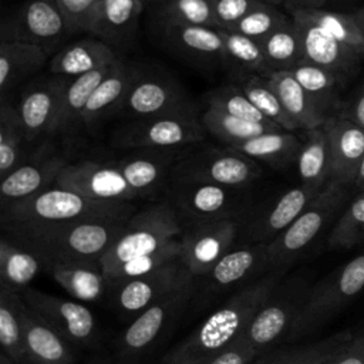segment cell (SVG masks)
<instances>
[{"label": "cell", "instance_id": "6da1fadb", "mask_svg": "<svg viewBox=\"0 0 364 364\" xmlns=\"http://www.w3.org/2000/svg\"><path fill=\"white\" fill-rule=\"evenodd\" d=\"M284 273L286 270H270L266 276L240 287L182 341L168 350L159 364H206L228 350L243 336Z\"/></svg>", "mask_w": 364, "mask_h": 364}, {"label": "cell", "instance_id": "7a4b0ae2", "mask_svg": "<svg viewBox=\"0 0 364 364\" xmlns=\"http://www.w3.org/2000/svg\"><path fill=\"white\" fill-rule=\"evenodd\" d=\"M127 222L77 220L4 230L14 243L38 256L46 269L51 264H100Z\"/></svg>", "mask_w": 364, "mask_h": 364}, {"label": "cell", "instance_id": "3957f363", "mask_svg": "<svg viewBox=\"0 0 364 364\" xmlns=\"http://www.w3.org/2000/svg\"><path fill=\"white\" fill-rule=\"evenodd\" d=\"M131 202H100L61 186H50L1 208L4 229L58 225L77 220H128Z\"/></svg>", "mask_w": 364, "mask_h": 364}, {"label": "cell", "instance_id": "277c9868", "mask_svg": "<svg viewBox=\"0 0 364 364\" xmlns=\"http://www.w3.org/2000/svg\"><path fill=\"white\" fill-rule=\"evenodd\" d=\"M350 186L328 182L300 216L267 243L269 270H287L330 226L351 199Z\"/></svg>", "mask_w": 364, "mask_h": 364}, {"label": "cell", "instance_id": "5b68a950", "mask_svg": "<svg viewBox=\"0 0 364 364\" xmlns=\"http://www.w3.org/2000/svg\"><path fill=\"white\" fill-rule=\"evenodd\" d=\"M364 290V250L343 263L309 290L287 341L316 333Z\"/></svg>", "mask_w": 364, "mask_h": 364}, {"label": "cell", "instance_id": "8992f818", "mask_svg": "<svg viewBox=\"0 0 364 364\" xmlns=\"http://www.w3.org/2000/svg\"><path fill=\"white\" fill-rule=\"evenodd\" d=\"M182 235L181 220L168 203H156L132 215L100 264L105 276L121 264L156 252Z\"/></svg>", "mask_w": 364, "mask_h": 364}, {"label": "cell", "instance_id": "52a82bcc", "mask_svg": "<svg viewBox=\"0 0 364 364\" xmlns=\"http://www.w3.org/2000/svg\"><path fill=\"white\" fill-rule=\"evenodd\" d=\"M310 287L306 277L293 276L282 279L272 290L242 336L259 355L269 353L277 343L287 341Z\"/></svg>", "mask_w": 364, "mask_h": 364}, {"label": "cell", "instance_id": "ba28073f", "mask_svg": "<svg viewBox=\"0 0 364 364\" xmlns=\"http://www.w3.org/2000/svg\"><path fill=\"white\" fill-rule=\"evenodd\" d=\"M260 176L262 168L257 161L229 146L181 154L172 171V178L178 181L206 182L237 189L249 188Z\"/></svg>", "mask_w": 364, "mask_h": 364}, {"label": "cell", "instance_id": "9c48e42d", "mask_svg": "<svg viewBox=\"0 0 364 364\" xmlns=\"http://www.w3.org/2000/svg\"><path fill=\"white\" fill-rule=\"evenodd\" d=\"M205 128L196 108L132 119L115 131L112 144L121 148L171 149L203 139Z\"/></svg>", "mask_w": 364, "mask_h": 364}, {"label": "cell", "instance_id": "30bf717a", "mask_svg": "<svg viewBox=\"0 0 364 364\" xmlns=\"http://www.w3.org/2000/svg\"><path fill=\"white\" fill-rule=\"evenodd\" d=\"M243 191L206 182L173 179L168 203L179 220L186 219L191 226L223 219L236 220L246 203Z\"/></svg>", "mask_w": 364, "mask_h": 364}, {"label": "cell", "instance_id": "8fae6325", "mask_svg": "<svg viewBox=\"0 0 364 364\" xmlns=\"http://www.w3.org/2000/svg\"><path fill=\"white\" fill-rule=\"evenodd\" d=\"M193 279L195 276L178 257L151 273L111 282L108 293L122 314H139L154 303L193 284Z\"/></svg>", "mask_w": 364, "mask_h": 364}, {"label": "cell", "instance_id": "7c38bea8", "mask_svg": "<svg viewBox=\"0 0 364 364\" xmlns=\"http://www.w3.org/2000/svg\"><path fill=\"white\" fill-rule=\"evenodd\" d=\"M20 296L30 309L71 346L92 347L97 343L98 328L95 317L84 304L44 293L30 286Z\"/></svg>", "mask_w": 364, "mask_h": 364}, {"label": "cell", "instance_id": "4fadbf2b", "mask_svg": "<svg viewBox=\"0 0 364 364\" xmlns=\"http://www.w3.org/2000/svg\"><path fill=\"white\" fill-rule=\"evenodd\" d=\"M191 108H196L193 101L172 75L139 71L119 111L131 119H142Z\"/></svg>", "mask_w": 364, "mask_h": 364}, {"label": "cell", "instance_id": "5bb4252c", "mask_svg": "<svg viewBox=\"0 0 364 364\" xmlns=\"http://www.w3.org/2000/svg\"><path fill=\"white\" fill-rule=\"evenodd\" d=\"M55 185L100 202H132L139 198L112 162L85 159L67 164Z\"/></svg>", "mask_w": 364, "mask_h": 364}, {"label": "cell", "instance_id": "9a60e30c", "mask_svg": "<svg viewBox=\"0 0 364 364\" xmlns=\"http://www.w3.org/2000/svg\"><path fill=\"white\" fill-rule=\"evenodd\" d=\"M195 290V283L142 310L121 334L118 347L122 357H138L151 348L159 336L183 313Z\"/></svg>", "mask_w": 364, "mask_h": 364}, {"label": "cell", "instance_id": "2e32d148", "mask_svg": "<svg viewBox=\"0 0 364 364\" xmlns=\"http://www.w3.org/2000/svg\"><path fill=\"white\" fill-rule=\"evenodd\" d=\"M237 232L239 223L235 219L193 225L181 237L179 259L195 277H206L232 249Z\"/></svg>", "mask_w": 364, "mask_h": 364}, {"label": "cell", "instance_id": "e0dca14e", "mask_svg": "<svg viewBox=\"0 0 364 364\" xmlns=\"http://www.w3.org/2000/svg\"><path fill=\"white\" fill-rule=\"evenodd\" d=\"M1 40H18L41 47L47 54L64 38L68 31L57 0H27L10 27L3 26Z\"/></svg>", "mask_w": 364, "mask_h": 364}, {"label": "cell", "instance_id": "ac0fdd59", "mask_svg": "<svg viewBox=\"0 0 364 364\" xmlns=\"http://www.w3.org/2000/svg\"><path fill=\"white\" fill-rule=\"evenodd\" d=\"M70 80L54 75L30 87L21 97L17 111L28 144L58 132L63 98Z\"/></svg>", "mask_w": 364, "mask_h": 364}, {"label": "cell", "instance_id": "d6986e66", "mask_svg": "<svg viewBox=\"0 0 364 364\" xmlns=\"http://www.w3.org/2000/svg\"><path fill=\"white\" fill-rule=\"evenodd\" d=\"M289 16L293 18L301 37L303 61L334 73L347 85L358 74L364 60L313 21L297 14Z\"/></svg>", "mask_w": 364, "mask_h": 364}, {"label": "cell", "instance_id": "ffe728a7", "mask_svg": "<svg viewBox=\"0 0 364 364\" xmlns=\"http://www.w3.org/2000/svg\"><path fill=\"white\" fill-rule=\"evenodd\" d=\"M321 191L303 183L284 191L249 222L247 240L250 243H270L300 216Z\"/></svg>", "mask_w": 364, "mask_h": 364}, {"label": "cell", "instance_id": "44dd1931", "mask_svg": "<svg viewBox=\"0 0 364 364\" xmlns=\"http://www.w3.org/2000/svg\"><path fill=\"white\" fill-rule=\"evenodd\" d=\"M67 164L68 162L63 156L51 155L48 151L43 152V149H40L33 158L26 159L1 178V208L50 188L53 182L55 183L60 172Z\"/></svg>", "mask_w": 364, "mask_h": 364}, {"label": "cell", "instance_id": "7402d4cb", "mask_svg": "<svg viewBox=\"0 0 364 364\" xmlns=\"http://www.w3.org/2000/svg\"><path fill=\"white\" fill-rule=\"evenodd\" d=\"M330 139V182L353 188L364 158V128L340 115H331L323 124Z\"/></svg>", "mask_w": 364, "mask_h": 364}, {"label": "cell", "instance_id": "603a6c76", "mask_svg": "<svg viewBox=\"0 0 364 364\" xmlns=\"http://www.w3.org/2000/svg\"><path fill=\"white\" fill-rule=\"evenodd\" d=\"M179 155L175 148H145L124 155L112 164L121 171L129 186L141 198L158 192L165 185L168 178L172 176Z\"/></svg>", "mask_w": 364, "mask_h": 364}, {"label": "cell", "instance_id": "cb8c5ba5", "mask_svg": "<svg viewBox=\"0 0 364 364\" xmlns=\"http://www.w3.org/2000/svg\"><path fill=\"white\" fill-rule=\"evenodd\" d=\"M158 21V31L164 43L181 55L198 61L225 60L223 40L216 27Z\"/></svg>", "mask_w": 364, "mask_h": 364}, {"label": "cell", "instance_id": "d4e9b609", "mask_svg": "<svg viewBox=\"0 0 364 364\" xmlns=\"http://www.w3.org/2000/svg\"><path fill=\"white\" fill-rule=\"evenodd\" d=\"M24 344L31 364H74L73 346L48 326L21 299Z\"/></svg>", "mask_w": 364, "mask_h": 364}, {"label": "cell", "instance_id": "484cf974", "mask_svg": "<svg viewBox=\"0 0 364 364\" xmlns=\"http://www.w3.org/2000/svg\"><path fill=\"white\" fill-rule=\"evenodd\" d=\"M139 70L122 61L121 58L114 64L109 74L94 90L81 118V125L87 129L97 127L107 115L119 111L124 100L138 77Z\"/></svg>", "mask_w": 364, "mask_h": 364}, {"label": "cell", "instance_id": "4316f807", "mask_svg": "<svg viewBox=\"0 0 364 364\" xmlns=\"http://www.w3.org/2000/svg\"><path fill=\"white\" fill-rule=\"evenodd\" d=\"M144 4V0H102L87 33L112 48L125 44L136 31Z\"/></svg>", "mask_w": 364, "mask_h": 364}, {"label": "cell", "instance_id": "83f0119b", "mask_svg": "<svg viewBox=\"0 0 364 364\" xmlns=\"http://www.w3.org/2000/svg\"><path fill=\"white\" fill-rule=\"evenodd\" d=\"M118 58L109 44L95 37H87L60 50L50 63V71L54 75L75 78L112 65Z\"/></svg>", "mask_w": 364, "mask_h": 364}, {"label": "cell", "instance_id": "f1b7e54d", "mask_svg": "<svg viewBox=\"0 0 364 364\" xmlns=\"http://www.w3.org/2000/svg\"><path fill=\"white\" fill-rule=\"evenodd\" d=\"M264 270H269L267 243H249L237 249H230L213 266L206 279L209 280V289L218 291L245 283L256 273Z\"/></svg>", "mask_w": 364, "mask_h": 364}, {"label": "cell", "instance_id": "f546056e", "mask_svg": "<svg viewBox=\"0 0 364 364\" xmlns=\"http://www.w3.org/2000/svg\"><path fill=\"white\" fill-rule=\"evenodd\" d=\"M262 77L276 92L297 129L309 131L327 121L328 115L297 82L290 71H272Z\"/></svg>", "mask_w": 364, "mask_h": 364}, {"label": "cell", "instance_id": "4dcf8cb0", "mask_svg": "<svg viewBox=\"0 0 364 364\" xmlns=\"http://www.w3.org/2000/svg\"><path fill=\"white\" fill-rule=\"evenodd\" d=\"M297 172L303 185L324 189L330 182L331 154L330 139L324 125L306 131L297 159Z\"/></svg>", "mask_w": 364, "mask_h": 364}, {"label": "cell", "instance_id": "1f68e13d", "mask_svg": "<svg viewBox=\"0 0 364 364\" xmlns=\"http://www.w3.org/2000/svg\"><path fill=\"white\" fill-rule=\"evenodd\" d=\"M354 338L351 331H338L314 343L269 351L252 364H327Z\"/></svg>", "mask_w": 364, "mask_h": 364}, {"label": "cell", "instance_id": "d6a6232c", "mask_svg": "<svg viewBox=\"0 0 364 364\" xmlns=\"http://www.w3.org/2000/svg\"><path fill=\"white\" fill-rule=\"evenodd\" d=\"M44 270L70 296L81 301H98L109 290V282L100 264H51Z\"/></svg>", "mask_w": 364, "mask_h": 364}, {"label": "cell", "instance_id": "836d02e7", "mask_svg": "<svg viewBox=\"0 0 364 364\" xmlns=\"http://www.w3.org/2000/svg\"><path fill=\"white\" fill-rule=\"evenodd\" d=\"M47 53L30 43L1 40L0 43V90L4 94L27 75L38 71L47 60Z\"/></svg>", "mask_w": 364, "mask_h": 364}, {"label": "cell", "instance_id": "e575fe53", "mask_svg": "<svg viewBox=\"0 0 364 364\" xmlns=\"http://www.w3.org/2000/svg\"><path fill=\"white\" fill-rule=\"evenodd\" d=\"M301 144L294 132L279 129L225 146L239 151L255 161H264L272 166H286L297 159Z\"/></svg>", "mask_w": 364, "mask_h": 364}, {"label": "cell", "instance_id": "d590c367", "mask_svg": "<svg viewBox=\"0 0 364 364\" xmlns=\"http://www.w3.org/2000/svg\"><path fill=\"white\" fill-rule=\"evenodd\" d=\"M43 267L41 260L33 252L18 246L10 237L0 240V287L21 293Z\"/></svg>", "mask_w": 364, "mask_h": 364}, {"label": "cell", "instance_id": "8d00e7d4", "mask_svg": "<svg viewBox=\"0 0 364 364\" xmlns=\"http://www.w3.org/2000/svg\"><path fill=\"white\" fill-rule=\"evenodd\" d=\"M289 71L328 117L336 115L343 101L340 91L346 84L334 73L307 61L299 63Z\"/></svg>", "mask_w": 364, "mask_h": 364}, {"label": "cell", "instance_id": "74e56055", "mask_svg": "<svg viewBox=\"0 0 364 364\" xmlns=\"http://www.w3.org/2000/svg\"><path fill=\"white\" fill-rule=\"evenodd\" d=\"M21 296L0 287V344L4 353L16 364H31L23 333L20 314Z\"/></svg>", "mask_w": 364, "mask_h": 364}, {"label": "cell", "instance_id": "f35d334b", "mask_svg": "<svg viewBox=\"0 0 364 364\" xmlns=\"http://www.w3.org/2000/svg\"><path fill=\"white\" fill-rule=\"evenodd\" d=\"M225 50L223 63L230 65L240 78L247 75L267 74V65L259 40L250 38L236 31L220 30Z\"/></svg>", "mask_w": 364, "mask_h": 364}, {"label": "cell", "instance_id": "ab89813d", "mask_svg": "<svg viewBox=\"0 0 364 364\" xmlns=\"http://www.w3.org/2000/svg\"><path fill=\"white\" fill-rule=\"evenodd\" d=\"M260 43L269 73L289 71L303 61L301 37L291 17L287 24L269 34Z\"/></svg>", "mask_w": 364, "mask_h": 364}, {"label": "cell", "instance_id": "60d3db41", "mask_svg": "<svg viewBox=\"0 0 364 364\" xmlns=\"http://www.w3.org/2000/svg\"><path fill=\"white\" fill-rule=\"evenodd\" d=\"M114 64L108 65V67H104L101 70H97V71L87 73L84 75L71 78L68 81V84L65 87L64 98H63V108H61V118H60L58 132H68L73 127L81 125L82 112H84L94 90L109 74Z\"/></svg>", "mask_w": 364, "mask_h": 364}, {"label": "cell", "instance_id": "b9f144b4", "mask_svg": "<svg viewBox=\"0 0 364 364\" xmlns=\"http://www.w3.org/2000/svg\"><path fill=\"white\" fill-rule=\"evenodd\" d=\"M289 14H297L313 21L364 60V37L350 13L330 11L326 9H294L289 10Z\"/></svg>", "mask_w": 364, "mask_h": 364}, {"label": "cell", "instance_id": "7bdbcfd3", "mask_svg": "<svg viewBox=\"0 0 364 364\" xmlns=\"http://www.w3.org/2000/svg\"><path fill=\"white\" fill-rule=\"evenodd\" d=\"M28 144L17 108L4 98L0 107V176H6L26 161L24 145Z\"/></svg>", "mask_w": 364, "mask_h": 364}, {"label": "cell", "instance_id": "ee69618b", "mask_svg": "<svg viewBox=\"0 0 364 364\" xmlns=\"http://www.w3.org/2000/svg\"><path fill=\"white\" fill-rule=\"evenodd\" d=\"M202 125L206 132L219 138L225 145H232L237 142H243L260 134L269 131H279V127H270L259 122L246 121L233 115H229L223 111L208 108L200 115Z\"/></svg>", "mask_w": 364, "mask_h": 364}, {"label": "cell", "instance_id": "f6af8a7d", "mask_svg": "<svg viewBox=\"0 0 364 364\" xmlns=\"http://www.w3.org/2000/svg\"><path fill=\"white\" fill-rule=\"evenodd\" d=\"M364 243V191L354 195L333 225L327 245L333 250H350Z\"/></svg>", "mask_w": 364, "mask_h": 364}, {"label": "cell", "instance_id": "bcb514c9", "mask_svg": "<svg viewBox=\"0 0 364 364\" xmlns=\"http://www.w3.org/2000/svg\"><path fill=\"white\" fill-rule=\"evenodd\" d=\"M203 100L208 108H215L246 121L259 122L270 127H279L274 122H272L269 118H266L253 105V102L247 98V95L245 94V91L239 84L237 85L229 84V85H220L218 88H213L203 95Z\"/></svg>", "mask_w": 364, "mask_h": 364}, {"label": "cell", "instance_id": "7dc6e473", "mask_svg": "<svg viewBox=\"0 0 364 364\" xmlns=\"http://www.w3.org/2000/svg\"><path fill=\"white\" fill-rule=\"evenodd\" d=\"M239 85L242 87L247 98L253 102V105L266 118H269L284 131L294 132L297 129L296 124L283 108L279 97L262 75H247L245 78H240Z\"/></svg>", "mask_w": 364, "mask_h": 364}, {"label": "cell", "instance_id": "c3c4849f", "mask_svg": "<svg viewBox=\"0 0 364 364\" xmlns=\"http://www.w3.org/2000/svg\"><path fill=\"white\" fill-rule=\"evenodd\" d=\"M155 17L159 21L216 27L210 0H166L156 3Z\"/></svg>", "mask_w": 364, "mask_h": 364}, {"label": "cell", "instance_id": "681fc988", "mask_svg": "<svg viewBox=\"0 0 364 364\" xmlns=\"http://www.w3.org/2000/svg\"><path fill=\"white\" fill-rule=\"evenodd\" d=\"M290 21V16L282 13L276 6L262 4L239 20L229 30L262 41L269 34Z\"/></svg>", "mask_w": 364, "mask_h": 364}, {"label": "cell", "instance_id": "f907efd6", "mask_svg": "<svg viewBox=\"0 0 364 364\" xmlns=\"http://www.w3.org/2000/svg\"><path fill=\"white\" fill-rule=\"evenodd\" d=\"M179 253H181V239H176L156 252L135 257V259L121 264L111 274H108L107 279L111 283V282L128 280V279H134V277L151 273V272L165 266L166 263L178 259Z\"/></svg>", "mask_w": 364, "mask_h": 364}, {"label": "cell", "instance_id": "816d5d0a", "mask_svg": "<svg viewBox=\"0 0 364 364\" xmlns=\"http://www.w3.org/2000/svg\"><path fill=\"white\" fill-rule=\"evenodd\" d=\"M102 0H57L70 33L88 31L95 10Z\"/></svg>", "mask_w": 364, "mask_h": 364}, {"label": "cell", "instance_id": "f5cc1de1", "mask_svg": "<svg viewBox=\"0 0 364 364\" xmlns=\"http://www.w3.org/2000/svg\"><path fill=\"white\" fill-rule=\"evenodd\" d=\"M210 4L216 27L219 30H229L246 14L264 3L259 0H210Z\"/></svg>", "mask_w": 364, "mask_h": 364}, {"label": "cell", "instance_id": "db71d44e", "mask_svg": "<svg viewBox=\"0 0 364 364\" xmlns=\"http://www.w3.org/2000/svg\"><path fill=\"white\" fill-rule=\"evenodd\" d=\"M257 357V351L240 337L233 346L209 360L206 364H252Z\"/></svg>", "mask_w": 364, "mask_h": 364}, {"label": "cell", "instance_id": "11a10c76", "mask_svg": "<svg viewBox=\"0 0 364 364\" xmlns=\"http://www.w3.org/2000/svg\"><path fill=\"white\" fill-rule=\"evenodd\" d=\"M336 115L347 118L364 128V81L341 101Z\"/></svg>", "mask_w": 364, "mask_h": 364}, {"label": "cell", "instance_id": "9f6ffc18", "mask_svg": "<svg viewBox=\"0 0 364 364\" xmlns=\"http://www.w3.org/2000/svg\"><path fill=\"white\" fill-rule=\"evenodd\" d=\"M327 364H364V333L354 337L351 343Z\"/></svg>", "mask_w": 364, "mask_h": 364}, {"label": "cell", "instance_id": "6f0895ef", "mask_svg": "<svg viewBox=\"0 0 364 364\" xmlns=\"http://www.w3.org/2000/svg\"><path fill=\"white\" fill-rule=\"evenodd\" d=\"M327 0H286L284 6L287 10L294 9H324Z\"/></svg>", "mask_w": 364, "mask_h": 364}, {"label": "cell", "instance_id": "680465c9", "mask_svg": "<svg viewBox=\"0 0 364 364\" xmlns=\"http://www.w3.org/2000/svg\"><path fill=\"white\" fill-rule=\"evenodd\" d=\"M350 14H351L353 20L355 21L357 27L360 28V31H361V34H363V37H364V6H361V7L355 9V10H353Z\"/></svg>", "mask_w": 364, "mask_h": 364}, {"label": "cell", "instance_id": "91938a15", "mask_svg": "<svg viewBox=\"0 0 364 364\" xmlns=\"http://www.w3.org/2000/svg\"><path fill=\"white\" fill-rule=\"evenodd\" d=\"M353 189L354 191H364V158H363V162L360 165V169L357 172V176L354 179V183H353Z\"/></svg>", "mask_w": 364, "mask_h": 364}, {"label": "cell", "instance_id": "94428289", "mask_svg": "<svg viewBox=\"0 0 364 364\" xmlns=\"http://www.w3.org/2000/svg\"><path fill=\"white\" fill-rule=\"evenodd\" d=\"M0 364H16L13 360H10L4 353L0 354Z\"/></svg>", "mask_w": 364, "mask_h": 364}, {"label": "cell", "instance_id": "6125c7cd", "mask_svg": "<svg viewBox=\"0 0 364 364\" xmlns=\"http://www.w3.org/2000/svg\"><path fill=\"white\" fill-rule=\"evenodd\" d=\"M259 1H263V3H267V4H272V6H276V7L286 3V0H259Z\"/></svg>", "mask_w": 364, "mask_h": 364}, {"label": "cell", "instance_id": "be15d7a7", "mask_svg": "<svg viewBox=\"0 0 364 364\" xmlns=\"http://www.w3.org/2000/svg\"><path fill=\"white\" fill-rule=\"evenodd\" d=\"M144 1H145V3H146V1H151V3H155V4H156V3H162V1H166V0H144Z\"/></svg>", "mask_w": 364, "mask_h": 364}]
</instances>
